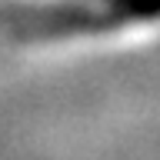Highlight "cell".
<instances>
[{"instance_id":"1","label":"cell","mask_w":160,"mask_h":160,"mask_svg":"<svg viewBox=\"0 0 160 160\" xmlns=\"http://www.w3.org/2000/svg\"><path fill=\"white\" fill-rule=\"evenodd\" d=\"M160 13V0H80L70 7L20 13L13 30L20 37H60L80 30H110L130 20H150Z\"/></svg>"}]
</instances>
